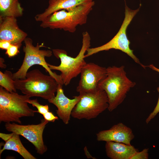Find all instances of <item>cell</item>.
I'll list each match as a JSON object with an SVG mask.
<instances>
[{"mask_svg": "<svg viewBox=\"0 0 159 159\" xmlns=\"http://www.w3.org/2000/svg\"><path fill=\"white\" fill-rule=\"evenodd\" d=\"M16 90L30 97H41L47 100L55 96L59 83L52 77L43 74L39 69L27 72L24 79L14 80Z\"/></svg>", "mask_w": 159, "mask_h": 159, "instance_id": "obj_3", "label": "cell"}, {"mask_svg": "<svg viewBox=\"0 0 159 159\" xmlns=\"http://www.w3.org/2000/svg\"><path fill=\"white\" fill-rule=\"evenodd\" d=\"M148 67L152 69L153 70L159 73V69L155 67L153 64H150L148 66H147Z\"/></svg>", "mask_w": 159, "mask_h": 159, "instance_id": "obj_28", "label": "cell"}, {"mask_svg": "<svg viewBox=\"0 0 159 159\" xmlns=\"http://www.w3.org/2000/svg\"><path fill=\"white\" fill-rule=\"evenodd\" d=\"M62 86L59 84L56 95L48 101L57 107L56 111L58 116L65 124L67 125L70 120L72 111L80 100L81 95L74 96L73 99L69 98L64 94Z\"/></svg>", "mask_w": 159, "mask_h": 159, "instance_id": "obj_12", "label": "cell"}, {"mask_svg": "<svg viewBox=\"0 0 159 159\" xmlns=\"http://www.w3.org/2000/svg\"><path fill=\"white\" fill-rule=\"evenodd\" d=\"M19 47L16 45L11 44L6 50L5 54L9 57H11L17 55L19 52Z\"/></svg>", "mask_w": 159, "mask_h": 159, "instance_id": "obj_21", "label": "cell"}, {"mask_svg": "<svg viewBox=\"0 0 159 159\" xmlns=\"http://www.w3.org/2000/svg\"><path fill=\"white\" fill-rule=\"evenodd\" d=\"M49 122L44 119L41 120L40 123L36 125H23L14 122L6 123L5 127L7 131L25 138L34 145L37 153L42 155L47 150L44 143L43 133L46 125Z\"/></svg>", "mask_w": 159, "mask_h": 159, "instance_id": "obj_9", "label": "cell"}, {"mask_svg": "<svg viewBox=\"0 0 159 159\" xmlns=\"http://www.w3.org/2000/svg\"><path fill=\"white\" fill-rule=\"evenodd\" d=\"M93 0H49V5L45 11L35 17L37 21H42L53 13L62 10L69 11L85 3Z\"/></svg>", "mask_w": 159, "mask_h": 159, "instance_id": "obj_14", "label": "cell"}, {"mask_svg": "<svg viewBox=\"0 0 159 159\" xmlns=\"http://www.w3.org/2000/svg\"><path fill=\"white\" fill-rule=\"evenodd\" d=\"M11 137L4 145L3 148L0 150V155L5 150H10L19 153L24 159H36L24 147L22 143L19 135L12 132Z\"/></svg>", "mask_w": 159, "mask_h": 159, "instance_id": "obj_16", "label": "cell"}, {"mask_svg": "<svg viewBox=\"0 0 159 159\" xmlns=\"http://www.w3.org/2000/svg\"><path fill=\"white\" fill-rule=\"evenodd\" d=\"M99 141H113L130 145L135 136L132 130L122 122L115 125L110 129L102 130L96 134Z\"/></svg>", "mask_w": 159, "mask_h": 159, "instance_id": "obj_13", "label": "cell"}, {"mask_svg": "<svg viewBox=\"0 0 159 159\" xmlns=\"http://www.w3.org/2000/svg\"><path fill=\"white\" fill-rule=\"evenodd\" d=\"M13 75V74L9 70H6L4 73L0 71V85L9 92H16Z\"/></svg>", "mask_w": 159, "mask_h": 159, "instance_id": "obj_18", "label": "cell"}, {"mask_svg": "<svg viewBox=\"0 0 159 159\" xmlns=\"http://www.w3.org/2000/svg\"><path fill=\"white\" fill-rule=\"evenodd\" d=\"M148 148H145L142 151L136 152L130 159H148Z\"/></svg>", "mask_w": 159, "mask_h": 159, "instance_id": "obj_20", "label": "cell"}, {"mask_svg": "<svg viewBox=\"0 0 159 159\" xmlns=\"http://www.w3.org/2000/svg\"><path fill=\"white\" fill-rule=\"evenodd\" d=\"M24 42V46L23 48V51L24 53V59L18 70L13 74V79L14 80L24 79L29 69L33 65L37 64L42 66L49 75L54 78L59 84L63 85L60 75L52 71L45 60V57L51 56L52 51L50 50L40 49L41 48L45 47L43 43L41 44L37 43L36 46H34L32 39L29 37H26Z\"/></svg>", "mask_w": 159, "mask_h": 159, "instance_id": "obj_6", "label": "cell"}, {"mask_svg": "<svg viewBox=\"0 0 159 159\" xmlns=\"http://www.w3.org/2000/svg\"><path fill=\"white\" fill-rule=\"evenodd\" d=\"M4 60L2 58H0V67L1 68H5L6 65L4 63Z\"/></svg>", "mask_w": 159, "mask_h": 159, "instance_id": "obj_27", "label": "cell"}, {"mask_svg": "<svg viewBox=\"0 0 159 159\" xmlns=\"http://www.w3.org/2000/svg\"><path fill=\"white\" fill-rule=\"evenodd\" d=\"M30 97L10 92L0 87V121L5 123H21L20 118L33 117L37 111L29 106L27 101Z\"/></svg>", "mask_w": 159, "mask_h": 159, "instance_id": "obj_5", "label": "cell"}, {"mask_svg": "<svg viewBox=\"0 0 159 159\" xmlns=\"http://www.w3.org/2000/svg\"><path fill=\"white\" fill-rule=\"evenodd\" d=\"M91 38L87 32L82 34V45L77 56L75 57L68 56L64 50L59 49L52 50L54 56L60 60V64L55 66L47 63L51 70H58L61 72L60 75L63 85L67 86L71 80L80 74L81 69L86 64L84 59L85 54L87 49L90 46Z\"/></svg>", "mask_w": 159, "mask_h": 159, "instance_id": "obj_4", "label": "cell"}, {"mask_svg": "<svg viewBox=\"0 0 159 159\" xmlns=\"http://www.w3.org/2000/svg\"><path fill=\"white\" fill-rule=\"evenodd\" d=\"M135 85L127 77L124 66H113L107 68L106 76L100 81L98 87L106 92L108 99L107 109L112 112L123 102L127 93Z\"/></svg>", "mask_w": 159, "mask_h": 159, "instance_id": "obj_1", "label": "cell"}, {"mask_svg": "<svg viewBox=\"0 0 159 159\" xmlns=\"http://www.w3.org/2000/svg\"><path fill=\"white\" fill-rule=\"evenodd\" d=\"M157 90L159 94V87L157 88ZM159 112V95L157 105L152 112L149 115L145 120L146 123L148 124Z\"/></svg>", "mask_w": 159, "mask_h": 159, "instance_id": "obj_22", "label": "cell"}, {"mask_svg": "<svg viewBox=\"0 0 159 159\" xmlns=\"http://www.w3.org/2000/svg\"><path fill=\"white\" fill-rule=\"evenodd\" d=\"M44 118L45 120L49 122H54L56 120L58 119V117L55 116L53 113L50 112H48L43 115Z\"/></svg>", "mask_w": 159, "mask_h": 159, "instance_id": "obj_23", "label": "cell"}, {"mask_svg": "<svg viewBox=\"0 0 159 159\" xmlns=\"http://www.w3.org/2000/svg\"><path fill=\"white\" fill-rule=\"evenodd\" d=\"M12 133L10 134H5L0 133V137L5 142L6 141L11 137Z\"/></svg>", "mask_w": 159, "mask_h": 159, "instance_id": "obj_25", "label": "cell"}, {"mask_svg": "<svg viewBox=\"0 0 159 159\" xmlns=\"http://www.w3.org/2000/svg\"><path fill=\"white\" fill-rule=\"evenodd\" d=\"M105 149L107 156L111 159H130L138 151L131 145L113 141L106 142Z\"/></svg>", "mask_w": 159, "mask_h": 159, "instance_id": "obj_15", "label": "cell"}, {"mask_svg": "<svg viewBox=\"0 0 159 159\" xmlns=\"http://www.w3.org/2000/svg\"><path fill=\"white\" fill-rule=\"evenodd\" d=\"M27 36L20 29L16 18L12 17H0V41L6 40L19 48Z\"/></svg>", "mask_w": 159, "mask_h": 159, "instance_id": "obj_11", "label": "cell"}, {"mask_svg": "<svg viewBox=\"0 0 159 159\" xmlns=\"http://www.w3.org/2000/svg\"><path fill=\"white\" fill-rule=\"evenodd\" d=\"M80 79L76 90L79 94L94 92L98 89L100 81L107 75V68L93 63H86L80 72Z\"/></svg>", "mask_w": 159, "mask_h": 159, "instance_id": "obj_10", "label": "cell"}, {"mask_svg": "<svg viewBox=\"0 0 159 159\" xmlns=\"http://www.w3.org/2000/svg\"><path fill=\"white\" fill-rule=\"evenodd\" d=\"M27 102L31 104L33 107H35L37 109V112L42 115L49 111V107L48 105H43L40 104L37 99H29L27 101Z\"/></svg>", "mask_w": 159, "mask_h": 159, "instance_id": "obj_19", "label": "cell"}, {"mask_svg": "<svg viewBox=\"0 0 159 159\" xmlns=\"http://www.w3.org/2000/svg\"><path fill=\"white\" fill-rule=\"evenodd\" d=\"M23 9L19 0H0V17L17 18L22 16Z\"/></svg>", "mask_w": 159, "mask_h": 159, "instance_id": "obj_17", "label": "cell"}, {"mask_svg": "<svg viewBox=\"0 0 159 159\" xmlns=\"http://www.w3.org/2000/svg\"><path fill=\"white\" fill-rule=\"evenodd\" d=\"M125 17L122 24L116 35L107 43L100 46L88 48L87 50V54L85 57H89L100 52L108 51L112 49H118L125 53L131 57L137 63L139 64L144 69L147 67L142 64L139 59L134 54L133 50L130 47V42L126 34L127 29L134 16L139 11L141 4L135 10L131 9L126 5L125 1Z\"/></svg>", "mask_w": 159, "mask_h": 159, "instance_id": "obj_7", "label": "cell"}, {"mask_svg": "<svg viewBox=\"0 0 159 159\" xmlns=\"http://www.w3.org/2000/svg\"><path fill=\"white\" fill-rule=\"evenodd\" d=\"M80 94L81 98L71 113L74 118L87 120L95 118L108 107V97L103 90L98 88L94 92Z\"/></svg>", "mask_w": 159, "mask_h": 159, "instance_id": "obj_8", "label": "cell"}, {"mask_svg": "<svg viewBox=\"0 0 159 159\" xmlns=\"http://www.w3.org/2000/svg\"><path fill=\"white\" fill-rule=\"evenodd\" d=\"M10 42L6 40L0 41V48L3 49L7 50L11 46Z\"/></svg>", "mask_w": 159, "mask_h": 159, "instance_id": "obj_24", "label": "cell"}, {"mask_svg": "<svg viewBox=\"0 0 159 159\" xmlns=\"http://www.w3.org/2000/svg\"><path fill=\"white\" fill-rule=\"evenodd\" d=\"M84 152L85 154L87 157L88 158H92V159H96L95 158L92 157L90 154L89 152L88 151L87 148L86 146H85L84 148Z\"/></svg>", "mask_w": 159, "mask_h": 159, "instance_id": "obj_26", "label": "cell"}, {"mask_svg": "<svg viewBox=\"0 0 159 159\" xmlns=\"http://www.w3.org/2000/svg\"><path fill=\"white\" fill-rule=\"evenodd\" d=\"M95 4V1H92L69 11L62 10L56 11L41 21L40 26L43 28L59 29L74 33L78 26L87 23L88 16Z\"/></svg>", "mask_w": 159, "mask_h": 159, "instance_id": "obj_2", "label": "cell"}]
</instances>
